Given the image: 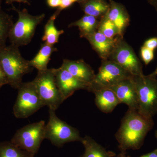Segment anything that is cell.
Wrapping results in <instances>:
<instances>
[{
  "label": "cell",
  "mask_w": 157,
  "mask_h": 157,
  "mask_svg": "<svg viewBox=\"0 0 157 157\" xmlns=\"http://www.w3.org/2000/svg\"><path fill=\"white\" fill-rule=\"evenodd\" d=\"M153 124L152 119L141 115L137 110L128 108L115 134L121 151L139 149Z\"/></svg>",
  "instance_id": "cell-1"
},
{
  "label": "cell",
  "mask_w": 157,
  "mask_h": 157,
  "mask_svg": "<svg viewBox=\"0 0 157 157\" xmlns=\"http://www.w3.org/2000/svg\"><path fill=\"white\" fill-rule=\"evenodd\" d=\"M0 63L8 84L17 89L22 82L23 77L33 69L29 61L21 56L19 47L12 44L0 47Z\"/></svg>",
  "instance_id": "cell-2"
},
{
  "label": "cell",
  "mask_w": 157,
  "mask_h": 157,
  "mask_svg": "<svg viewBox=\"0 0 157 157\" xmlns=\"http://www.w3.org/2000/svg\"><path fill=\"white\" fill-rule=\"evenodd\" d=\"M11 10L18 14V19L10 30L9 41L11 44L18 47L28 45L33 38L37 26L45 18V14L34 16L30 14L26 9L19 10L13 5Z\"/></svg>",
  "instance_id": "cell-3"
},
{
  "label": "cell",
  "mask_w": 157,
  "mask_h": 157,
  "mask_svg": "<svg viewBox=\"0 0 157 157\" xmlns=\"http://www.w3.org/2000/svg\"><path fill=\"white\" fill-rule=\"evenodd\" d=\"M138 100L137 111L148 118L157 114V78L149 75L133 76Z\"/></svg>",
  "instance_id": "cell-4"
},
{
  "label": "cell",
  "mask_w": 157,
  "mask_h": 157,
  "mask_svg": "<svg viewBox=\"0 0 157 157\" xmlns=\"http://www.w3.org/2000/svg\"><path fill=\"white\" fill-rule=\"evenodd\" d=\"M55 111L51 109L48 110L49 119L45 125V139L50 140L52 144L58 147L69 142H81L82 137L79 131L60 119Z\"/></svg>",
  "instance_id": "cell-5"
},
{
  "label": "cell",
  "mask_w": 157,
  "mask_h": 157,
  "mask_svg": "<svg viewBox=\"0 0 157 157\" xmlns=\"http://www.w3.org/2000/svg\"><path fill=\"white\" fill-rule=\"evenodd\" d=\"M33 82L44 106L56 111L64 100L57 86L54 68L38 71Z\"/></svg>",
  "instance_id": "cell-6"
},
{
  "label": "cell",
  "mask_w": 157,
  "mask_h": 157,
  "mask_svg": "<svg viewBox=\"0 0 157 157\" xmlns=\"http://www.w3.org/2000/svg\"><path fill=\"white\" fill-rule=\"evenodd\" d=\"M17 89L18 94L13 108L17 118H27L44 107L33 81L22 82Z\"/></svg>",
  "instance_id": "cell-7"
},
{
  "label": "cell",
  "mask_w": 157,
  "mask_h": 157,
  "mask_svg": "<svg viewBox=\"0 0 157 157\" xmlns=\"http://www.w3.org/2000/svg\"><path fill=\"white\" fill-rule=\"evenodd\" d=\"M45 125L44 121L27 125L17 130L11 141L35 156L45 139Z\"/></svg>",
  "instance_id": "cell-8"
},
{
  "label": "cell",
  "mask_w": 157,
  "mask_h": 157,
  "mask_svg": "<svg viewBox=\"0 0 157 157\" xmlns=\"http://www.w3.org/2000/svg\"><path fill=\"white\" fill-rule=\"evenodd\" d=\"M133 76L116 63L108 59L102 60L99 71L88 91L93 92L100 89L109 88Z\"/></svg>",
  "instance_id": "cell-9"
},
{
  "label": "cell",
  "mask_w": 157,
  "mask_h": 157,
  "mask_svg": "<svg viewBox=\"0 0 157 157\" xmlns=\"http://www.w3.org/2000/svg\"><path fill=\"white\" fill-rule=\"evenodd\" d=\"M107 59L116 63L132 76L143 75L142 66L132 47L121 38Z\"/></svg>",
  "instance_id": "cell-10"
},
{
  "label": "cell",
  "mask_w": 157,
  "mask_h": 157,
  "mask_svg": "<svg viewBox=\"0 0 157 157\" xmlns=\"http://www.w3.org/2000/svg\"><path fill=\"white\" fill-rule=\"evenodd\" d=\"M54 71L57 86L64 101L76 91L88 90L89 84L78 80L64 68H54Z\"/></svg>",
  "instance_id": "cell-11"
},
{
  "label": "cell",
  "mask_w": 157,
  "mask_h": 157,
  "mask_svg": "<svg viewBox=\"0 0 157 157\" xmlns=\"http://www.w3.org/2000/svg\"><path fill=\"white\" fill-rule=\"evenodd\" d=\"M133 76L124 79L109 89L114 92L121 104H126L129 109L137 110V93Z\"/></svg>",
  "instance_id": "cell-12"
},
{
  "label": "cell",
  "mask_w": 157,
  "mask_h": 157,
  "mask_svg": "<svg viewBox=\"0 0 157 157\" xmlns=\"http://www.w3.org/2000/svg\"><path fill=\"white\" fill-rule=\"evenodd\" d=\"M122 37H118L114 39H109L103 34L97 32L85 39H87L91 45L102 60L107 59L115 48L118 42Z\"/></svg>",
  "instance_id": "cell-13"
},
{
  "label": "cell",
  "mask_w": 157,
  "mask_h": 157,
  "mask_svg": "<svg viewBox=\"0 0 157 157\" xmlns=\"http://www.w3.org/2000/svg\"><path fill=\"white\" fill-rule=\"evenodd\" d=\"M61 67L78 80L90 85L95 76L92 68L83 59L71 60L65 59L63 60Z\"/></svg>",
  "instance_id": "cell-14"
},
{
  "label": "cell",
  "mask_w": 157,
  "mask_h": 157,
  "mask_svg": "<svg viewBox=\"0 0 157 157\" xmlns=\"http://www.w3.org/2000/svg\"><path fill=\"white\" fill-rule=\"evenodd\" d=\"M104 16L114 24L122 36L125 30L129 25L130 16L124 6L121 3L109 0V8Z\"/></svg>",
  "instance_id": "cell-15"
},
{
  "label": "cell",
  "mask_w": 157,
  "mask_h": 157,
  "mask_svg": "<svg viewBox=\"0 0 157 157\" xmlns=\"http://www.w3.org/2000/svg\"><path fill=\"white\" fill-rule=\"evenodd\" d=\"M93 93L95 96L96 106L102 112L110 113L118 104H120L114 92L109 88L95 90Z\"/></svg>",
  "instance_id": "cell-16"
},
{
  "label": "cell",
  "mask_w": 157,
  "mask_h": 157,
  "mask_svg": "<svg viewBox=\"0 0 157 157\" xmlns=\"http://www.w3.org/2000/svg\"><path fill=\"white\" fill-rule=\"evenodd\" d=\"M57 51V48L54 45H48L44 42L41 45L39 52L35 57L29 61L30 65L32 67L37 69L38 71L47 70L51 56L53 52Z\"/></svg>",
  "instance_id": "cell-17"
},
{
  "label": "cell",
  "mask_w": 157,
  "mask_h": 157,
  "mask_svg": "<svg viewBox=\"0 0 157 157\" xmlns=\"http://www.w3.org/2000/svg\"><path fill=\"white\" fill-rule=\"evenodd\" d=\"M85 147L84 153L80 157H114L113 152L107 151L91 137L86 136L81 141Z\"/></svg>",
  "instance_id": "cell-18"
},
{
  "label": "cell",
  "mask_w": 157,
  "mask_h": 157,
  "mask_svg": "<svg viewBox=\"0 0 157 157\" xmlns=\"http://www.w3.org/2000/svg\"><path fill=\"white\" fill-rule=\"evenodd\" d=\"M100 21L91 15L85 14L80 19L69 25V28L77 27L81 38H86L98 31Z\"/></svg>",
  "instance_id": "cell-19"
},
{
  "label": "cell",
  "mask_w": 157,
  "mask_h": 157,
  "mask_svg": "<svg viewBox=\"0 0 157 157\" xmlns=\"http://www.w3.org/2000/svg\"><path fill=\"white\" fill-rule=\"evenodd\" d=\"M79 4L85 14L97 18L104 16L109 8V3L102 0H84Z\"/></svg>",
  "instance_id": "cell-20"
},
{
  "label": "cell",
  "mask_w": 157,
  "mask_h": 157,
  "mask_svg": "<svg viewBox=\"0 0 157 157\" xmlns=\"http://www.w3.org/2000/svg\"><path fill=\"white\" fill-rule=\"evenodd\" d=\"M60 12L57 10L51 16L44 27V33L42 40L48 45H54L55 44L58 43L60 36L64 33V30H58L55 25L56 20Z\"/></svg>",
  "instance_id": "cell-21"
},
{
  "label": "cell",
  "mask_w": 157,
  "mask_h": 157,
  "mask_svg": "<svg viewBox=\"0 0 157 157\" xmlns=\"http://www.w3.org/2000/svg\"><path fill=\"white\" fill-rule=\"evenodd\" d=\"M0 157H34L10 141L0 142Z\"/></svg>",
  "instance_id": "cell-22"
},
{
  "label": "cell",
  "mask_w": 157,
  "mask_h": 157,
  "mask_svg": "<svg viewBox=\"0 0 157 157\" xmlns=\"http://www.w3.org/2000/svg\"><path fill=\"white\" fill-rule=\"evenodd\" d=\"M13 24L11 16L3 11L2 6H0V47L6 45Z\"/></svg>",
  "instance_id": "cell-23"
},
{
  "label": "cell",
  "mask_w": 157,
  "mask_h": 157,
  "mask_svg": "<svg viewBox=\"0 0 157 157\" xmlns=\"http://www.w3.org/2000/svg\"><path fill=\"white\" fill-rule=\"evenodd\" d=\"M98 32L109 39H114L118 37H123L121 36L117 26L105 16L101 18Z\"/></svg>",
  "instance_id": "cell-24"
},
{
  "label": "cell",
  "mask_w": 157,
  "mask_h": 157,
  "mask_svg": "<svg viewBox=\"0 0 157 157\" xmlns=\"http://www.w3.org/2000/svg\"><path fill=\"white\" fill-rule=\"evenodd\" d=\"M141 58L145 65H147L153 59L154 57V51L143 46L140 49Z\"/></svg>",
  "instance_id": "cell-25"
},
{
  "label": "cell",
  "mask_w": 157,
  "mask_h": 157,
  "mask_svg": "<svg viewBox=\"0 0 157 157\" xmlns=\"http://www.w3.org/2000/svg\"><path fill=\"white\" fill-rule=\"evenodd\" d=\"M143 46L154 51L157 48V38L154 37L147 39L144 42Z\"/></svg>",
  "instance_id": "cell-26"
},
{
  "label": "cell",
  "mask_w": 157,
  "mask_h": 157,
  "mask_svg": "<svg viewBox=\"0 0 157 157\" xmlns=\"http://www.w3.org/2000/svg\"><path fill=\"white\" fill-rule=\"evenodd\" d=\"M75 2L74 0H61L60 6L58 8L57 10L61 12L62 10L70 7Z\"/></svg>",
  "instance_id": "cell-27"
},
{
  "label": "cell",
  "mask_w": 157,
  "mask_h": 157,
  "mask_svg": "<svg viewBox=\"0 0 157 157\" xmlns=\"http://www.w3.org/2000/svg\"><path fill=\"white\" fill-rule=\"evenodd\" d=\"M6 84H8V80L0 63V87Z\"/></svg>",
  "instance_id": "cell-28"
},
{
  "label": "cell",
  "mask_w": 157,
  "mask_h": 157,
  "mask_svg": "<svg viewBox=\"0 0 157 157\" xmlns=\"http://www.w3.org/2000/svg\"><path fill=\"white\" fill-rule=\"evenodd\" d=\"M47 5L51 8H59L60 6L61 0H46Z\"/></svg>",
  "instance_id": "cell-29"
},
{
  "label": "cell",
  "mask_w": 157,
  "mask_h": 157,
  "mask_svg": "<svg viewBox=\"0 0 157 157\" xmlns=\"http://www.w3.org/2000/svg\"><path fill=\"white\" fill-rule=\"evenodd\" d=\"M6 4L9 5H13L14 2H18L20 3H23L24 4H27L29 5H30L28 0H5Z\"/></svg>",
  "instance_id": "cell-30"
},
{
  "label": "cell",
  "mask_w": 157,
  "mask_h": 157,
  "mask_svg": "<svg viewBox=\"0 0 157 157\" xmlns=\"http://www.w3.org/2000/svg\"><path fill=\"white\" fill-rule=\"evenodd\" d=\"M139 157H157V149L151 152L143 155Z\"/></svg>",
  "instance_id": "cell-31"
},
{
  "label": "cell",
  "mask_w": 157,
  "mask_h": 157,
  "mask_svg": "<svg viewBox=\"0 0 157 157\" xmlns=\"http://www.w3.org/2000/svg\"><path fill=\"white\" fill-rule=\"evenodd\" d=\"M147 2L152 6L157 12V0H147Z\"/></svg>",
  "instance_id": "cell-32"
},
{
  "label": "cell",
  "mask_w": 157,
  "mask_h": 157,
  "mask_svg": "<svg viewBox=\"0 0 157 157\" xmlns=\"http://www.w3.org/2000/svg\"><path fill=\"white\" fill-rule=\"evenodd\" d=\"M117 157H129L127 156L126 151H121L120 153L118 155Z\"/></svg>",
  "instance_id": "cell-33"
},
{
  "label": "cell",
  "mask_w": 157,
  "mask_h": 157,
  "mask_svg": "<svg viewBox=\"0 0 157 157\" xmlns=\"http://www.w3.org/2000/svg\"><path fill=\"white\" fill-rule=\"evenodd\" d=\"M150 75L152 76H154V77H156L157 76V67L154 72L152 73L151 74H150Z\"/></svg>",
  "instance_id": "cell-34"
},
{
  "label": "cell",
  "mask_w": 157,
  "mask_h": 157,
  "mask_svg": "<svg viewBox=\"0 0 157 157\" xmlns=\"http://www.w3.org/2000/svg\"><path fill=\"white\" fill-rule=\"evenodd\" d=\"M75 1V2H78V3H79L81 2L82 1H84V0H74Z\"/></svg>",
  "instance_id": "cell-35"
},
{
  "label": "cell",
  "mask_w": 157,
  "mask_h": 157,
  "mask_svg": "<svg viewBox=\"0 0 157 157\" xmlns=\"http://www.w3.org/2000/svg\"><path fill=\"white\" fill-rule=\"evenodd\" d=\"M3 0H0V6H2V3Z\"/></svg>",
  "instance_id": "cell-36"
},
{
  "label": "cell",
  "mask_w": 157,
  "mask_h": 157,
  "mask_svg": "<svg viewBox=\"0 0 157 157\" xmlns=\"http://www.w3.org/2000/svg\"><path fill=\"white\" fill-rule=\"evenodd\" d=\"M155 136L156 137L157 139V131H156V132H155Z\"/></svg>",
  "instance_id": "cell-37"
},
{
  "label": "cell",
  "mask_w": 157,
  "mask_h": 157,
  "mask_svg": "<svg viewBox=\"0 0 157 157\" xmlns=\"http://www.w3.org/2000/svg\"><path fill=\"white\" fill-rule=\"evenodd\" d=\"M102 1H105V0H102Z\"/></svg>",
  "instance_id": "cell-38"
},
{
  "label": "cell",
  "mask_w": 157,
  "mask_h": 157,
  "mask_svg": "<svg viewBox=\"0 0 157 157\" xmlns=\"http://www.w3.org/2000/svg\"><path fill=\"white\" fill-rule=\"evenodd\" d=\"M1 87H0V88H1Z\"/></svg>",
  "instance_id": "cell-39"
}]
</instances>
